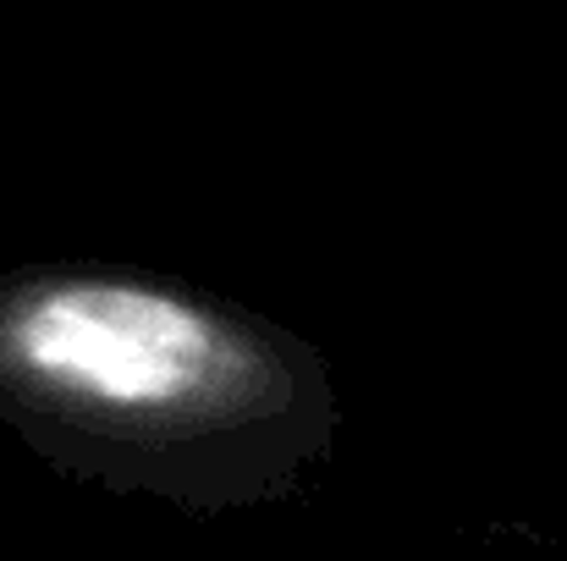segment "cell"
Wrapping results in <instances>:
<instances>
[{
	"label": "cell",
	"instance_id": "6da1fadb",
	"mask_svg": "<svg viewBox=\"0 0 567 561\" xmlns=\"http://www.w3.org/2000/svg\"><path fill=\"white\" fill-rule=\"evenodd\" d=\"M0 391L78 435L193 440L276 391L270 359L215 309L116 276L0 292Z\"/></svg>",
	"mask_w": 567,
	"mask_h": 561
}]
</instances>
